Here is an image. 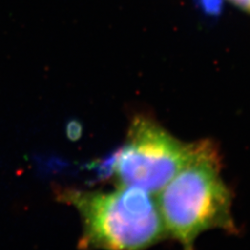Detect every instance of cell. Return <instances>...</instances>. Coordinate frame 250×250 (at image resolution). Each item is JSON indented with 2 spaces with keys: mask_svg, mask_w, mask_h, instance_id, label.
<instances>
[{
  "mask_svg": "<svg viewBox=\"0 0 250 250\" xmlns=\"http://www.w3.org/2000/svg\"><path fill=\"white\" fill-rule=\"evenodd\" d=\"M198 143H185L159 125L137 119L128 139L113 152L112 175L119 185L157 195L197 152Z\"/></svg>",
  "mask_w": 250,
  "mask_h": 250,
  "instance_id": "3",
  "label": "cell"
},
{
  "mask_svg": "<svg viewBox=\"0 0 250 250\" xmlns=\"http://www.w3.org/2000/svg\"><path fill=\"white\" fill-rule=\"evenodd\" d=\"M197 2L203 11L210 15L218 14L223 5L222 0H197Z\"/></svg>",
  "mask_w": 250,
  "mask_h": 250,
  "instance_id": "4",
  "label": "cell"
},
{
  "mask_svg": "<svg viewBox=\"0 0 250 250\" xmlns=\"http://www.w3.org/2000/svg\"><path fill=\"white\" fill-rule=\"evenodd\" d=\"M157 195L167 236L183 250H195L199 235L209 230H235L232 192L221 174L219 152L209 142H199L191 161Z\"/></svg>",
  "mask_w": 250,
  "mask_h": 250,
  "instance_id": "1",
  "label": "cell"
},
{
  "mask_svg": "<svg viewBox=\"0 0 250 250\" xmlns=\"http://www.w3.org/2000/svg\"><path fill=\"white\" fill-rule=\"evenodd\" d=\"M81 134H82V127L80 124L77 122H72L68 125L67 127V134L68 137L71 140H77L80 138Z\"/></svg>",
  "mask_w": 250,
  "mask_h": 250,
  "instance_id": "5",
  "label": "cell"
},
{
  "mask_svg": "<svg viewBox=\"0 0 250 250\" xmlns=\"http://www.w3.org/2000/svg\"><path fill=\"white\" fill-rule=\"evenodd\" d=\"M233 4L239 6L242 9L250 10V0H230Z\"/></svg>",
  "mask_w": 250,
  "mask_h": 250,
  "instance_id": "6",
  "label": "cell"
},
{
  "mask_svg": "<svg viewBox=\"0 0 250 250\" xmlns=\"http://www.w3.org/2000/svg\"><path fill=\"white\" fill-rule=\"evenodd\" d=\"M58 197L80 213V250H145L167 236L157 197L143 189L122 185L108 192L64 189Z\"/></svg>",
  "mask_w": 250,
  "mask_h": 250,
  "instance_id": "2",
  "label": "cell"
}]
</instances>
